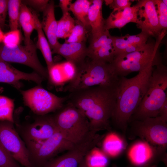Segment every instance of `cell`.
Listing matches in <instances>:
<instances>
[{"label": "cell", "mask_w": 167, "mask_h": 167, "mask_svg": "<svg viewBox=\"0 0 167 167\" xmlns=\"http://www.w3.org/2000/svg\"><path fill=\"white\" fill-rule=\"evenodd\" d=\"M43 79L35 71L31 73L21 71L0 60V82L11 84L19 89L22 86L20 81L22 80L32 81L41 85Z\"/></svg>", "instance_id": "2e32d148"}, {"label": "cell", "mask_w": 167, "mask_h": 167, "mask_svg": "<svg viewBox=\"0 0 167 167\" xmlns=\"http://www.w3.org/2000/svg\"><path fill=\"white\" fill-rule=\"evenodd\" d=\"M158 61L157 58L134 77H119L116 102L111 119L124 134L132 115L146 92L153 67Z\"/></svg>", "instance_id": "7a4b0ae2"}, {"label": "cell", "mask_w": 167, "mask_h": 167, "mask_svg": "<svg viewBox=\"0 0 167 167\" xmlns=\"http://www.w3.org/2000/svg\"><path fill=\"white\" fill-rule=\"evenodd\" d=\"M19 21L24 32L25 45H29L32 42L31 36L35 29L34 19L32 12L27 5L22 2L20 7Z\"/></svg>", "instance_id": "d4e9b609"}, {"label": "cell", "mask_w": 167, "mask_h": 167, "mask_svg": "<svg viewBox=\"0 0 167 167\" xmlns=\"http://www.w3.org/2000/svg\"><path fill=\"white\" fill-rule=\"evenodd\" d=\"M14 101L7 97L0 95V121L14 122Z\"/></svg>", "instance_id": "f1b7e54d"}, {"label": "cell", "mask_w": 167, "mask_h": 167, "mask_svg": "<svg viewBox=\"0 0 167 167\" xmlns=\"http://www.w3.org/2000/svg\"><path fill=\"white\" fill-rule=\"evenodd\" d=\"M75 146L58 131L43 142L27 148L30 162L32 167H43L58 153Z\"/></svg>", "instance_id": "52a82bcc"}, {"label": "cell", "mask_w": 167, "mask_h": 167, "mask_svg": "<svg viewBox=\"0 0 167 167\" xmlns=\"http://www.w3.org/2000/svg\"><path fill=\"white\" fill-rule=\"evenodd\" d=\"M165 150V148L161 147H154L147 142L139 141L131 147L128 155L134 165L141 167L150 166L148 163L158 156L164 155Z\"/></svg>", "instance_id": "e0dca14e"}, {"label": "cell", "mask_w": 167, "mask_h": 167, "mask_svg": "<svg viewBox=\"0 0 167 167\" xmlns=\"http://www.w3.org/2000/svg\"><path fill=\"white\" fill-rule=\"evenodd\" d=\"M75 23V21L69 12L62 14L61 19L57 21L56 34L58 39H66Z\"/></svg>", "instance_id": "4316f807"}, {"label": "cell", "mask_w": 167, "mask_h": 167, "mask_svg": "<svg viewBox=\"0 0 167 167\" xmlns=\"http://www.w3.org/2000/svg\"><path fill=\"white\" fill-rule=\"evenodd\" d=\"M37 115L31 123H15V129L27 147L41 143L59 131L51 115Z\"/></svg>", "instance_id": "9c48e42d"}, {"label": "cell", "mask_w": 167, "mask_h": 167, "mask_svg": "<svg viewBox=\"0 0 167 167\" xmlns=\"http://www.w3.org/2000/svg\"><path fill=\"white\" fill-rule=\"evenodd\" d=\"M135 133L147 142L166 148L167 120L161 116L148 118L141 121H133Z\"/></svg>", "instance_id": "7c38bea8"}, {"label": "cell", "mask_w": 167, "mask_h": 167, "mask_svg": "<svg viewBox=\"0 0 167 167\" xmlns=\"http://www.w3.org/2000/svg\"><path fill=\"white\" fill-rule=\"evenodd\" d=\"M72 1L71 0H59V6L62 11V14L69 12V7Z\"/></svg>", "instance_id": "74e56055"}, {"label": "cell", "mask_w": 167, "mask_h": 167, "mask_svg": "<svg viewBox=\"0 0 167 167\" xmlns=\"http://www.w3.org/2000/svg\"><path fill=\"white\" fill-rule=\"evenodd\" d=\"M43 12V19L41 22V27L47 37L51 48L53 50L60 44L57 36V21L55 18L54 1H49Z\"/></svg>", "instance_id": "d6986e66"}, {"label": "cell", "mask_w": 167, "mask_h": 167, "mask_svg": "<svg viewBox=\"0 0 167 167\" xmlns=\"http://www.w3.org/2000/svg\"><path fill=\"white\" fill-rule=\"evenodd\" d=\"M137 7L136 5L126 7L120 11H112L105 19V29L109 30L117 28L120 29L130 22L136 23Z\"/></svg>", "instance_id": "44dd1931"}, {"label": "cell", "mask_w": 167, "mask_h": 167, "mask_svg": "<svg viewBox=\"0 0 167 167\" xmlns=\"http://www.w3.org/2000/svg\"><path fill=\"white\" fill-rule=\"evenodd\" d=\"M137 28L150 36L157 38L162 30L160 26L155 0H138Z\"/></svg>", "instance_id": "4fadbf2b"}, {"label": "cell", "mask_w": 167, "mask_h": 167, "mask_svg": "<svg viewBox=\"0 0 167 167\" xmlns=\"http://www.w3.org/2000/svg\"><path fill=\"white\" fill-rule=\"evenodd\" d=\"M102 138L101 135H98L91 141L84 145L75 146L63 154L52 158L43 167H78L87 153Z\"/></svg>", "instance_id": "5bb4252c"}, {"label": "cell", "mask_w": 167, "mask_h": 167, "mask_svg": "<svg viewBox=\"0 0 167 167\" xmlns=\"http://www.w3.org/2000/svg\"><path fill=\"white\" fill-rule=\"evenodd\" d=\"M76 70L75 66L69 61L54 63L48 71V79L53 85L60 86L69 83L74 77Z\"/></svg>", "instance_id": "ffe728a7"}, {"label": "cell", "mask_w": 167, "mask_h": 167, "mask_svg": "<svg viewBox=\"0 0 167 167\" xmlns=\"http://www.w3.org/2000/svg\"><path fill=\"white\" fill-rule=\"evenodd\" d=\"M92 4L91 0H77L71 3L69 7V11L72 12L78 21L87 29L90 28L88 20V14Z\"/></svg>", "instance_id": "484cf974"}, {"label": "cell", "mask_w": 167, "mask_h": 167, "mask_svg": "<svg viewBox=\"0 0 167 167\" xmlns=\"http://www.w3.org/2000/svg\"><path fill=\"white\" fill-rule=\"evenodd\" d=\"M7 0H0V28L2 29L5 24L7 12Z\"/></svg>", "instance_id": "8d00e7d4"}, {"label": "cell", "mask_w": 167, "mask_h": 167, "mask_svg": "<svg viewBox=\"0 0 167 167\" xmlns=\"http://www.w3.org/2000/svg\"><path fill=\"white\" fill-rule=\"evenodd\" d=\"M146 92L130 121L159 116L167 101V67L161 61L155 66Z\"/></svg>", "instance_id": "277c9868"}, {"label": "cell", "mask_w": 167, "mask_h": 167, "mask_svg": "<svg viewBox=\"0 0 167 167\" xmlns=\"http://www.w3.org/2000/svg\"><path fill=\"white\" fill-rule=\"evenodd\" d=\"M150 37L142 32L135 35L127 34L120 36H112L115 56L129 46L133 45H145Z\"/></svg>", "instance_id": "603a6c76"}, {"label": "cell", "mask_w": 167, "mask_h": 167, "mask_svg": "<svg viewBox=\"0 0 167 167\" xmlns=\"http://www.w3.org/2000/svg\"><path fill=\"white\" fill-rule=\"evenodd\" d=\"M59 131L75 146L87 143L97 136L86 117L77 108L67 102L51 115Z\"/></svg>", "instance_id": "3957f363"}, {"label": "cell", "mask_w": 167, "mask_h": 167, "mask_svg": "<svg viewBox=\"0 0 167 167\" xmlns=\"http://www.w3.org/2000/svg\"><path fill=\"white\" fill-rule=\"evenodd\" d=\"M159 24L162 30L167 31V5L162 0H155Z\"/></svg>", "instance_id": "d6a6232c"}, {"label": "cell", "mask_w": 167, "mask_h": 167, "mask_svg": "<svg viewBox=\"0 0 167 167\" xmlns=\"http://www.w3.org/2000/svg\"><path fill=\"white\" fill-rule=\"evenodd\" d=\"M22 1L20 0H9L7 12L11 30L18 29L19 24L20 9Z\"/></svg>", "instance_id": "83f0119b"}, {"label": "cell", "mask_w": 167, "mask_h": 167, "mask_svg": "<svg viewBox=\"0 0 167 167\" xmlns=\"http://www.w3.org/2000/svg\"><path fill=\"white\" fill-rule=\"evenodd\" d=\"M14 123L8 121H0V143L22 166L32 167L28 149Z\"/></svg>", "instance_id": "8fae6325"}, {"label": "cell", "mask_w": 167, "mask_h": 167, "mask_svg": "<svg viewBox=\"0 0 167 167\" xmlns=\"http://www.w3.org/2000/svg\"><path fill=\"white\" fill-rule=\"evenodd\" d=\"M49 1L48 0H24L22 2L38 11L43 12L47 7Z\"/></svg>", "instance_id": "d590c367"}, {"label": "cell", "mask_w": 167, "mask_h": 167, "mask_svg": "<svg viewBox=\"0 0 167 167\" xmlns=\"http://www.w3.org/2000/svg\"><path fill=\"white\" fill-rule=\"evenodd\" d=\"M104 148L109 154L116 156L124 150V145L121 139L116 134H113L108 136L105 140Z\"/></svg>", "instance_id": "f546056e"}, {"label": "cell", "mask_w": 167, "mask_h": 167, "mask_svg": "<svg viewBox=\"0 0 167 167\" xmlns=\"http://www.w3.org/2000/svg\"><path fill=\"white\" fill-rule=\"evenodd\" d=\"M166 34V31H162L156 41L149 37L141 49L116 55L111 64L118 76L125 77L132 72L141 71L159 57V46Z\"/></svg>", "instance_id": "8992f818"}, {"label": "cell", "mask_w": 167, "mask_h": 167, "mask_svg": "<svg viewBox=\"0 0 167 167\" xmlns=\"http://www.w3.org/2000/svg\"><path fill=\"white\" fill-rule=\"evenodd\" d=\"M115 57L112 36L106 30L99 37L91 39L87 47V57L91 60L111 63Z\"/></svg>", "instance_id": "9a60e30c"}, {"label": "cell", "mask_w": 167, "mask_h": 167, "mask_svg": "<svg viewBox=\"0 0 167 167\" xmlns=\"http://www.w3.org/2000/svg\"><path fill=\"white\" fill-rule=\"evenodd\" d=\"M88 11V20L91 28L92 39L97 38L106 30L105 19L103 17L102 7L103 0H92Z\"/></svg>", "instance_id": "7402d4cb"}, {"label": "cell", "mask_w": 167, "mask_h": 167, "mask_svg": "<svg viewBox=\"0 0 167 167\" xmlns=\"http://www.w3.org/2000/svg\"><path fill=\"white\" fill-rule=\"evenodd\" d=\"M76 68L75 75L66 87V91L71 92L97 86L118 87L120 77L111 63L94 61L88 58Z\"/></svg>", "instance_id": "5b68a950"}, {"label": "cell", "mask_w": 167, "mask_h": 167, "mask_svg": "<svg viewBox=\"0 0 167 167\" xmlns=\"http://www.w3.org/2000/svg\"><path fill=\"white\" fill-rule=\"evenodd\" d=\"M21 38V33L18 29L10 30L4 33L3 44L8 48H14L20 45Z\"/></svg>", "instance_id": "1f68e13d"}, {"label": "cell", "mask_w": 167, "mask_h": 167, "mask_svg": "<svg viewBox=\"0 0 167 167\" xmlns=\"http://www.w3.org/2000/svg\"><path fill=\"white\" fill-rule=\"evenodd\" d=\"M24 103L36 115H44L60 109L67 97H59L38 85L21 90Z\"/></svg>", "instance_id": "ba28073f"}, {"label": "cell", "mask_w": 167, "mask_h": 167, "mask_svg": "<svg viewBox=\"0 0 167 167\" xmlns=\"http://www.w3.org/2000/svg\"><path fill=\"white\" fill-rule=\"evenodd\" d=\"M0 167H23L0 143Z\"/></svg>", "instance_id": "836d02e7"}, {"label": "cell", "mask_w": 167, "mask_h": 167, "mask_svg": "<svg viewBox=\"0 0 167 167\" xmlns=\"http://www.w3.org/2000/svg\"><path fill=\"white\" fill-rule=\"evenodd\" d=\"M163 2L166 5H167V0H162Z\"/></svg>", "instance_id": "60d3db41"}, {"label": "cell", "mask_w": 167, "mask_h": 167, "mask_svg": "<svg viewBox=\"0 0 167 167\" xmlns=\"http://www.w3.org/2000/svg\"><path fill=\"white\" fill-rule=\"evenodd\" d=\"M117 88L97 86L75 91L67 100L86 117L94 131L109 130Z\"/></svg>", "instance_id": "6da1fadb"}, {"label": "cell", "mask_w": 167, "mask_h": 167, "mask_svg": "<svg viewBox=\"0 0 167 167\" xmlns=\"http://www.w3.org/2000/svg\"><path fill=\"white\" fill-rule=\"evenodd\" d=\"M34 19L35 29L36 30L38 40L36 44L37 48L41 51L47 65L48 71L54 63L53 61L51 48L42 29L41 22L34 12H32Z\"/></svg>", "instance_id": "cb8c5ba5"}, {"label": "cell", "mask_w": 167, "mask_h": 167, "mask_svg": "<svg viewBox=\"0 0 167 167\" xmlns=\"http://www.w3.org/2000/svg\"><path fill=\"white\" fill-rule=\"evenodd\" d=\"M52 52L61 55L77 67L82 64L87 58V47L85 42H64L60 43Z\"/></svg>", "instance_id": "ac0fdd59"}, {"label": "cell", "mask_w": 167, "mask_h": 167, "mask_svg": "<svg viewBox=\"0 0 167 167\" xmlns=\"http://www.w3.org/2000/svg\"><path fill=\"white\" fill-rule=\"evenodd\" d=\"M106 5H109L111 9H113V11H120L126 7L130 6L131 4V0H105Z\"/></svg>", "instance_id": "e575fe53"}, {"label": "cell", "mask_w": 167, "mask_h": 167, "mask_svg": "<svg viewBox=\"0 0 167 167\" xmlns=\"http://www.w3.org/2000/svg\"><path fill=\"white\" fill-rule=\"evenodd\" d=\"M4 33L0 28V43L2 42Z\"/></svg>", "instance_id": "ab89813d"}, {"label": "cell", "mask_w": 167, "mask_h": 167, "mask_svg": "<svg viewBox=\"0 0 167 167\" xmlns=\"http://www.w3.org/2000/svg\"><path fill=\"white\" fill-rule=\"evenodd\" d=\"M115 167H117L116 166ZM150 167V166H144V167Z\"/></svg>", "instance_id": "b9f144b4"}, {"label": "cell", "mask_w": 167, "mask_h": 167, "mask_svg": "<svg viewBox=\"0 0 167 167\" xmlns=\"http://www.w3.org/2000/svg\"><path fill=\"white\" fill-rule=\"evenodd\" d=\"M37 48L32 42L29 45H19L10 48L0 44V60L25 65L33 69L44 78H48L47 69L41 65L37 57Z\"/></svg>", "instance_id": "30bf717a"}, {"label": "cell", "mask_w": 167, "mask_h": 167, "mask_svg": "<svg viewBox=\"0 0 167 167\" xmlns=\"http://www.w3.org/2000/svg\"><path fill=\"white\" fill-rule=\"evenodd\" d=\"M78 167H90L87 163L85 157L81 162Z\"/></svg>", "instance_id": "f35d334b"}, {"label": "cell", "mask_w": 167, "mask_h": 167, "mask_svg": "<svg viewBox=\"0 0 167 167\" xmlns=\"http://www.w3.org/2000/svg\"><path fill=\"white\" fill-rule=\"evenodd\" d=\"M76 23L65 42H85L88 32L87 28L79 21Z\"/></svg>", "instance_id": "4dcf8cb0"}]
</instances>
